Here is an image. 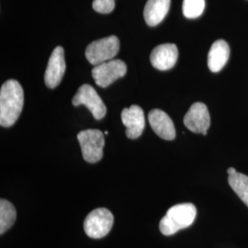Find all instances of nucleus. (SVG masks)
I'll list each match as a JSON object with an SVG mask.
<instances>
[{
  "instance_id": "1",
  "label": "nucleus",
  "mask_w": 248,
  "mask_h": 248,
  "mask_svg": "<svg viewBox=\"0 0 248 248\" xmlns=\"http://www.w3.org/2000/svg\"><path fill=\"white\" fill-rule=\"evenodd\" d=\"M24 104V93L17 80L5 82L0 89V124L9 128L17 122Z\"/></svg>"
},
{
  "instance_id": "2",
  "label": "nucleus",
  "mask_w": 248,
  "mask_h": 248,
  "mask_svg": "<svg viewBox=\"0 0 248 248\" xmlns=\"http://www.w3.org/2000/svg\"><path fill=\"white\" fill-rule=\"evenodd\" d=\"M197 216V209L194 204H177L171 207L161 219L160 232L164 235H173L178 231L189 227Z\"/></svg>"
},
{
  "instance_id": "3",
  "label": "nucleus",
  "mask_w": 248,
  "mask_h": 248,
  "mask_svg": "<svg viewBox=\"0 0 248 248\" xmlns=\"http://www.w3.org/2000/svg\"><path fill=\"white\" fill-rule=\"evenodd\" d=\"M83 158L88 163H97L103 156V147L105 145L104 134L99 130L89 129L78 134Z\"/></svg>"
},
{
  "instance_id": "4",
  "label": "nucleus",
  "mask_w": 248,
  "mask_h": 248,
  "mask_svg": "<svg viewBox=\"0 0 248 248\" xmlns=\"http://www.w3.org/2000/svg\"><path fill=\"white\" fill-rule=\"evenodd\" d=\"M120 51V41L116 36L94 41L86 49V57L92 65L112 60Z\"/></svg>"
},
{
  "instance_id": "5",
  "label": "nucleus",
  "mask_w": 248,
  "mask_h": 248,
  "mask_svg": "<svg viewBox=\"0 0 248 248\" xmlns=\"http://www.w3.org/2000/svg\"><path fill=\"white\" fill-rule=\"evenodd\" d=\"M114 222L112 213L108 209L99 208L92 211L86 217L84 230L87 235L93 239H100L110 232Z\"/></svg>"
},
{
  "instance_id": "6",
  "label": "nucleus",
  "mask_w": 248,
  "mask_h": 248,
  "mask_svg": "<svg viewBox=\"0 0 248 248\" xmlns=\"http://www.w3.org/2000/svg\"><path fill=\"white\" fill-rule=\"evenodd\" d=\"M72 103L76 107L85 105L97 121L103 119L106 115L107 108L104 102L94 88L88 84H84L80 87L73 98Z\"/></svg>"
},
{
  "instance_id": "7",
  "label": "nucleus",
  "mask_w": 248,
  "mask_h": 248,
  "mask_svg": "<svg viewBox=\"0 0 248 248\" xmlns=\"http://www.w3.org/2000/svg\"><path fill=\"white\" fill-rule=\"evenodd\" d=\"M127 66L122 60H109L95 65L92 77L100 88H107L114 81L125 76Z\"/></svg>"
},
{
  "instance_id": "8",
  "label": "nucleus",
  "mask_w": 248,
  "mask_h": 248,
  "mask_svg": "<svg viewBox=\"0 0 248 248\" xmlns=\"http://www.w3.org/2000/svg\"><path fill=\"white\" fill-rule=\"evenodd\" d=\"M184 124L192 133L206 135L211 125V117L207 106L202 102L194 103L184 117Z\"/></svg>"
},
{
  "instance_id": "9",
  "label": "nucleus",
  "mask_w": 248,
  "mask_h": 248,
  "mask_svg": "<svg viewBox=\"0 0 248 248\" xmlns=\"http://www.w3.org/2000/svg\"><path fill=\"white\" fill-rule=\"evenodd\" d=\"M65 71L64 53L61 46L54 48L48 61L45 75V85L49 89H55L62 79Z\"/></svg>"
},
{
  "instance_id": "10",
  "label": "nucleus",
  "mask_w": 248,
  "mask_h": 248,
  "mask_svg": "<svg viewBox=\"0 0 248 248\" xmlns=\"http://www.w3.org/2000/svg\"><path fill=\"white\" fill-rule=\"evenodd\" d=\"M122 121L126 127V136L129 139H137L142 135L145 126L143 110L141 107L133 105L124 108L122 111Z\"/></svg>"
},
{
  "instance_id": "11",
  "label": "nucleus",
  "mask_w": 248,
  "mask_h": 248,
  "mask_svg": "<svg viewBox=\"0 0 248 248\" xmlns=\"http://www.w3.org/2000/svg\"><path fill=\"white\" fill-rule=\"evenodd\" d=\"M178 57L177 45L165 44L156 46L150 54L152 65L161 71L169 70L175 66Z\"/></svg>"
},
{
  "instance_id": "12",
  "label": "nucleus",
  "mask_w": 248,
  "mask_h": 248,
  "mask_svg": "<svg viewBox=\"0 0 248 248\" xmlns=\"http://www.w3.org/2000/svg\"><path fill=\"white\" fill-rule=\"evenodd\" d=\"M148 120L152 129L160 138L172 141L176 138V129L172 120L163 110L155 108L148 114Z\"/></svg>"
},
{
  "instance_id": "13",
  "label": "nucleus",
  "mask_w": 248,
  "mask_h": 248,
  "mask_svg": "<svg viewBox=\"0 0 248 248\" xmlns=\"http://www.w3.org/2000/svg\"><path fill=\"white\" fill-rule=\"evenodd\" d=\"M171 0H148L143 9V18L148 26L161 23L169 13Z\"/></svg>"
},
{
  "instance_id": "14",
  "label": "nucleus",
  "mask_w": 248,
  "mask_h": 248,
  "mask_svg": "<svg viewBox=\"0 0 248 248\" xmlns=\"http://www.w3.org/2000/svg\"><path fill=\"white\" fill-rule=\"evenodd\" d=\"M230 57V47L224 40L213 43L208 54V66L213 73L222 70Z\"/></svg>"
},
{
  "instance_id": "15",
  "label": "nucleus",
  "mask_w": 248,
  "mask_h": 248,
  "mask_svg": "<svg viewBox=\"0 0 248 248\" xmlns=\"http://www.w3.org/2000/svg\"><path fill=\"white\" fill-rule=\"evenodd\" d=\"M17 218V212L13 204L7 200L0 201V233L3 234L11 228Z\"/></svg>"
},
{
  "instance_id": "16",
  "label": "nucleus",
  "mask_w": 248,
  "mask_h": 248,
  "mask_svg": "<svg viewBox=\"0 0 248 248\" xmlns=\"http://www.w3.org/2000/svg\"><path fill=\"white\" fill-rule=\"evenodd\" d=\"M228 182L232 189L238 196L240 200L248 207V177L242 173L229 175Z\"/></svg>"
},
{
  "instance_id": "17",
  "label": "nucleus",
  "mask_w": 248,
  "mask_h": 248,
  "mask_svg": "<svg viewBox=\"0 0 248 248\" xmlns=\"http://www.w3.org/2000/svg\"><path fill=\"white\" fill-rule=\"evenodd\" d=\"M205 9V0H184L182 10L187 18H199Z\"/></svg>"
},
{
  "instance_id": "18",
  "label": "nucleus",
  "mask_w": 248,
  "mask_h": 248,
  "mask_svg": "<svg viewBox=\"0 0 248 248\" xmlns=\"http://www.w3.org/2000/svg\"><path fill=\"white\" fill-rule=\"evenodd\" d=\"M92 6L98 13L108 14L115 9V0H94Z\"/></svg>"
},
{
  "instance_id": "19",
  "label": "nucleus",
  "mask_w": 248,
  "mask_h": 248,
  "mask_svg": "<svg viewBox=\"0 0 248 248\" xmlns=\"http://www.w3.org/2000/svg\"><path fill=\"white\" fill-rule=\"evenodd\" d=\"M227 173H228V175H232V174L236 173V170L233 169V168H229V169H227Z\"/></svg>"
}]
</instances>
